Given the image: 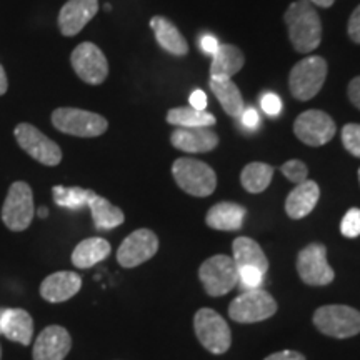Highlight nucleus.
Returning a JSON list of instances; mask_svg holds the SVG:
<instances>
[{
	"label": "nucleus",
	"instance_id": "f3484780",
	"mask_svg": "<svg viewBox=\"0 0 360 360\" xmlns=\"http://www.w3.org/2000/svg\"><path fill=\"white\" fill-rule=\"evenodd\" d=\"M80 287H82V277L79 274L62 270V272L51 274L49 277H45L39 290L44 300L51 304H60L77 295Z\"/></svg>",
	"mask_w": 360,
	"mask_h": 360
},
{
	"label": "nucleus",
	"instance_id": "5701e85b",
	"mask_svg": "<svg viewBox=\"0 0 360 360\" xmlns=\"http://www.w3.org/2000/svg\"><path fill=\"white\" fill-rule=\"evenodd\" d=\"M245 64L244 52L236 45L220 44L219 51L212 56L210 79H232Z\"/></svg>",
	"mask_w": 360,
	"mask_h": 360
},
{
	"label": "nucleus",
	"instance_id": "49530a36",
	"mask_svg": "<svg viewBox=\"0 0 360 360\" xmlns=\"http://www.w3.org/2000/svg\"><path fill=\"white\" fill-rule=\"evenodd\" d=\"M0 360H2V349H0Z\"/></svg>",
	"mask_w": 360,
	"mask_h": 360
},
{
	"label": "nucleus",
	"instance_id": "79ce46f5",
	"mask_svg": "<svg viewBox=\"0 0 360 360\" xmlns=\"http://www.w3.org/2000/svg\"><path fill=\"white\" fill-rule=\"evenodd\" d=\"M7 90H8V80H7L6 69H4V67L0 65V97L6 96Z\"/></svg>",
	"mask_w": 360,
	"mask_h": 360
},
{
	"label": "nucleus",
	"instance_id": "bb28decb",
	"mask_svg": "<svg viewBox=\"0 0 360 360\" xmlns=\"http://www.w3.org/2000/svg\"><path fill=\"white\" fill-rule=\"evenodd\" d=\"M209 87L217 97L224 112L231 117H238L244 112V101H242L240 90L232 79H210Z\"/></svg>",
	"mask_w": 360,
	"mask_h": 360
},
{
	"label": "nucleus",
	"instance_id": "a878e982",
	"mask_svg": "<svg viewBox=\"0 0 360 360\" xmlns=\"http://www.w3.org/2000/svg\"><path fill=\"white\" fill-rule=\"evenodd\" d=\"M87 207L90 209V212H92L94 224H96L98 231H110V229L119 227V225L125 222V215L122 210L119 207L112 205L103 197L97 195L94 191L87 200Z\"/></svg>",
	"mask_w": 360,
	"mask_h": 360
},
{
	"label": "nucleus",
	"instance_id": "c756f323",
	"mask_svg": "<svg viewBox=\"0 0 360 360\" xmlns=\"http://www.w3.org/2000/svg\"><path fill=\"white\" fill-rule=\"evenodd\" d=\"M52 193L58 207H64L69 210H82L84 207H87V200L92 191L82 187L56 186L52 188Z\"/></svg>",
	"mask_w": 360,
	"mask_h": 360
},
{
	"label": "nucleus",
	"instance_id": "473e14b6",
	"mask_svg": "<svg viewBox=\"0 0 360 360\" xmlns=\"http://www.w3.org/2000/svg\"><path fill=\"white\" fill-rule=\"evenodd\" d=\"M340 232L342 236L347 238H355L360 236V209L354 207V209L347 210L340 222Z\"/></svg>",
	"mask_w": 360,
	"mask_h": 360
},
{
	"label": "nucleus",
	"instance_id": "a18cd8bd",
	"mask_svg": "<svg viewBox=\"0 0 360 360\" xmlns=\"http://www.w3.org/2000/svg\"><path fill=\"white\" fill-rule=\"evenodd\" d=\"M7 307H0V335H2V317H4V312H6Z\"/></svg>",
	"mask_w": 360,
	"mask_h": 360
},
{
	"label": "nucleus",
	"instance_id": "1a4fd4ad",
	"mask_svg": "<svg viewBox=\"0 0 360 360\" xmlns=\"http://www.w3.org/2000/svg\"><path fill=\"white\" fill-rule=\"evenodd\" d=\"M202 285L210 297H222L238 285V269L229 255H214L199 269Z\"/></svg>",
	"mask_w": 360,
	"mask_h": 360
},
{
	"label": "nucleus",
	"instance_id": "b1692460",
	"mask_svg": "<svg viewBox=\"0 0 360 360\" xmlns=\"http://www.w3.org/2000/svg\"><path fill=\"white\" fill-rule=\"evenodd\" d=\"M233 262L237 269L242 267H255L262 274H267L269 260L265 257L262 247H260L254 238L250 237H237L232 244Z\"/></svg>",
	"mask_w": 360,
	"mask_h": 360
},
{
	"label": "nucleus",
	"instance_id": "7ed1b4c3",
	"mask_svg": "<svg viewBox=\"0 0 360 360\" xmlns=\"http://www.w3.org/2000/svg\"><path fill=\"white\" fill-rule=\"evenodd\" d=\"M52 125L58 132L74 137H98L109 129L105 117L94 112L75 109V107H58L52 112Z\"/></svg>",
	"mask_w": 360,
	"mask_h": 360
},
{
	"label": "nucleus",
	"instance_id": "72a5a7b5",
	"mask_svg": "<svg viewBox=\"0 0 360 360\" xmlns=\"http://www.w3.org/2000/svg\"><path fill=\"white\" fill-rule=\"evenodd\" d=\"M281 170H282V174L290 180V182L295 184V186L297 184H302L304 180H307L309 169L302 160L295 159V160L285 162V164L281 167Z\"/></svg>",
	"mask_w": 360,
	"mask_h": 360
},
{
	"label": "nucleus",
	"instance_id": "9b49d317",
	"mask_svg": "<svg viewBox=\"0 0 360 360\" xmlns=\"http://www.w3.org/2000/svg\"><path fill=\"white\" fill-rule=\"evenodd\" d=\"M297 272L307 285H328L335 278V272L327 262V247L323 244L304 247L297 255Z\"/></svg>",
	"mask_w": 360,
	"mask_h": 360
},
{
	"label": "nucleus",
	"instance_id": "412c9836",
	"mask_svg": "<svg viewBox=\"0 0 360 360\" xmlns=\"http://www.w3.org/2000/svg\"><path fill=\"white\" fill-rule=\"evenodd\" d=\"M247 210L245 207L233 204V202H220L210 207L207 212L205 224L214 231L232 232L238 231L244 225Z\"/></svg>",
	"mask_w": 360,
	"mask_h": 360
},
{
	"label": "nucleus",
	"instance_id": "c85d7f7f",
	"mask_svg": "<svg viewBox=\"0 0 360 360\" xmlns=\"http://www.w3.org/2000/svg\"><path fill=\"white\" fill-rule=\"evenodd\" d=\"M274 177V167L264 162H252L240 172V182L247 192L260 193L270 186Z\"/></svg>",
	"mask_w": 360,
	"mask_h": 360
},
{
	"label": "nucleus",
	"instance_id": "0eeeda50",
	"mask_svg": "<svg viewBox=\"0 0 360 360\" xmlns=\"http://www.w3.org/2000/svg\"><path fill=\"white\" fill-rule=\"evenodd\" d=\"M193 328L197 339L210 354L220 355L231 349L232 332L229 323L212 309L197 310L193 317Z\"/></svg>",
	"mask_w": 360,
	"mask_h": 360
},
{
	"label": "nucleus",
	"instance_id": "ea45409f",
	"mask_svg": "<svg viewBox=\"0 0 360 360\" xmlns=\"http://www.w3.org/2000/svg\"><path fill=\"white\" fill-rule=\"evenodd\" d=\"M347 94H349L350 102H352L354 105L360 110V75H359V77H355V79L350 80L349 92Z\"/></svg>",
	"mask_w": 360,
	"mask_h": 360
},
{
	"label": "nucleus",
	"instance_id": "a211bd4d",
	"mask_svg": "<svg viewBox=\"0 0 360 360\" xmlns=\"http://www.w3.org/2000/svg\"><path fill=\"white\" fill-rule=\"evenodd\" d=\"M170 142L187 154H205L219 146V135L210 127L175 129L170 135Z\"/></svg>",
	"mask_w": 360,
	"mask_h": 360
},
{
	"label": "nucleus",
	"instance_id": "f257e3e1",
	"mask_svg": "<svg viewBox=\"0 0 360 360\" xmlns=\"http://www.w3.org/2000/svg\"><path fill=\"white\" fill-rule=\"evenodd\" d=\"M289 39L299 53H309L321 45L322 22L309 0H297L283 13Z\"/></svg>",
	"mask_w": 360,
	"mask_h": 360
},
{
	"label": "nucleus",
	"instance_id": "c03bdc74",
	"mask_svg": "<svg viewBox=\"0 0 360 360\" xmlns=\"http://www.w3.org/2000/svg\"><path fill=\"white\" fill-rule=\"evenodd\" d=\"M37 214H39V217H40V219H47V215H49V209H47V207H42V209H39V210H37Z\"/></svg>",
	"mask_w": 360,
	"mask_h": 360
},
{
	"label": "nucleus",
	"instance_id": "39448f33",
	"mask_svg": "<svg viewBox=\"0 0 360 360\" xmlns=\"http://www.w3.org/2000/svg\"><path fill=\"white\" fill-rule=\"evenodd\" d=\"M327 79V62L319 56L305 57L292 67L289 89L297 101H310L321 92Z\"/></svg>",
	"mask_w": 360,
	"mask_h": 360
},
{
	"label": "nucleus",
	"instance_id": "e433bc0d",
	"mask_svg": "<svg viewBox=\"0 0 360 360\" xmlns=\"http://www.w3.org/2000/svg\"><path fill=\"white\" fill-rule=\"evenodd\" d=\"M349 37L354 40L355 44H360V6L355 8L349 19V27H347Z\"/></svg>",
	"mask_w": 360,
	"mask_h": 360
},
{
	"label": "nucleus",
	"instance_id": "393cba45",
	"mask_svg": "<svg viewBox=\"0 0 360 360\" xmlns=\"http://www.w3.org/2000/svg\"><path fill=\"white\" fill-rule=\"evenodd\" d=\"M110 255V244L102 237H90L80 242L72 252V264L79 269H90Z\"/></svg>",
	"mask_w": 360,
	"mask_h": 360
},
{
	"label": "nucleus",
	"instance_id": "37998d69",
	"mask_svg": "<svg viewBox=\"0 0 360 360\" xmlns=\"http://www.w3.org/2000/svg\"><path fill=\"white\" fill-rule=\"evenodd\" d=\"M312 6H317V7H322V8H328L334 6L335 0H309Z\"/></svg>",
	"mask_w": 360,
	"mask_h": 360
},
{
	"label": "nucleus",
	"instance_id": "7c9ffc66",
	"mask_svg": "<svg viewBox=\"0 0 360 360\" xmlns=\"http://www.w3.org/2000/svg\"><path fill=\"white\" fill-rule=\"evenodd\" d=\"M342 143L345 150L360 159V124H347L342 129Z\"/></svg>",
	"mask_w": 360,
	"mask_h": 360
},
{
	"label": "nucleus",
	"instance_id": "de8ad7c7",
	"mask_svg": "<svg viewBox=\"0 0 360 360\" xmlns=\"http://www.w3.org/2000/svg\"><path fill=\"white\" fill-rule=\"evenodd\" d=\"M359 182H360V169H359Z\"/></svg>",
	"mask_w": 360,
	"mask_h": 360
},
{
	"label": "nucleus",
	"instance_id": "4be33fe9",
	"mask_svg": "<svg viewBox=\"0 0 360 360\" xmlns=\"http://www.w3.org/2000/svg\"><path fill=\"white\" fill-rule=\"evenodd\" d=\"M150 29L154 30L157 44H159L165 52L177 57L186 56L188 52L187 40L184 39L182 34H180L177 25H174V22H170L162 15H155L150 19Z\"/></svg>",
	"mask_w": 360,
	"mask_h": 360
},
{
	"label": "nucleus",
	"instance_id": "4c0bfd02",
	"mask_svg": "<svg viewBox=\"0 0 360 360\" xmlns=\"http://www.w3.org/2000/svg\"><path fill=\"white\" fill-rule=\"evenodd\" d=\"M188 103H191L192 109H197V110H205L207 109V96L204 90L197 89L193 90L191 94V97H188Z\"/></svg>",
	"mask_w": 360,
	"mask_h": 360
},
{
	"label": "nucleus",
	"instance_id": "cd10ccee",
	"mask_svg": "<svg viewBox=\"0 0 360 360\" xmlns=\"http://www.w3.org/2000/svg\"><path fill=\"white\" fill-rule=\"evenodd\" d=\"M167 122L175 125V129H191V127H214L215 117L207 110H197L192 107H177L167 112Z\"/></svg>",
	"mask_w": 360,
	"mask_h": 360
},
{
	"label": "nucleus",
	"instance_id": "f03ea898",
	"mask_svg": "<svg viewBox=\"0 0 360 360\" xmlns=\"http://www.w3.org/2000/svg\"><path fill=\"white\" fill-rule=\"evenodd\" d=\"M172 175L177 186L193 197H209L217 187V175L205 162L180 157L174 162Z\"/></svg>",
	"mask_w": 360,
	"mask_h": 360
},
{
	"label": "nucleus",
	"instance_id": "6e6552de",
	"mask_svg": "<svg viewBox=\"0 0 360 360\" xmlns=\"http://www.w3.org/2000/svg\"><path fill=\"white\" fill-rule=\"evenodd\" d=\"M277 312V302L264 289L242 290L229 305V315L238 323H255L267 321Z\"/></svg>",
	"mask_w": 360,
	"mask_h": 360
},
{
	"label": "nucleus",
	"instance_id": "f704fd0d",
	"mask_svg": "<svg viewBox=\"0 0 360 360\" xmlns=\"http://www.w3.org/2000/svg\"><path fill=\"white\" fill-rule=\"evenodd\" d=\"M260 107L269 117H277L282 112V101L277 94L267 92L260 97Z\"/></svg>",
	"mask_w": 360,
	"mask_h": 360
},
{
	"label": "nucleus",
	"instance_id": "20e7f679",
	"mask_svg": "<svg viewBox=\"0 0 360 360\" xmlns=\"http://www.w3.org/2000/svg\"><path fill=\"white\" fill-rule=\"evenodd\" d=\"M314 326L327 337L349 339L360 334V312L349 305H322L315 310Z\"/></svg>",
	"mask_w": 360,
	"mask_h": 360
},
{
	"label": "nucleus",
	"instance_id": "9d476101",
	"mask_svg": "<svg viewBox=\"0 0 360 360\" xmlns=\"http://www.w3.org/2000/svg\"><path fill=\"white\" fill-rule=\"evenodd\" d=\"M13 137L20 148L34 160L47 167H56L62 162V150L56 142L51 141L44 132H40L32 124L22 122L13 129Z\"/></svg>",
	"mask_w": 360,
	"mask_h": 360
},
{
	"label": "nucleus",
	"instance_id": "aec40b11",
	"mask_svg": "<svg viewBox=\"0 0 360 360\" xmlns=\"http://www.w3.org/2000/svg\"><path fill=\"white\" fill-rule=\"evenodd\" d=\"M2 335L20 345H30L34 337V319L24 309H6L2 317Z\"/></svg>",
	"mask_w": 360,
	"mask_h": 360
},
{
	"label": "nucleus",
	"instance_id": "58836bf2",
	"mask_svg": "<svg viewBox=\"0 0 360 360\" xmlns=\"http://www.w3.org/2000/svg\"><path fill=\"white\" fill-rule=\"evenodd\" d=\"M219 47H220V42L214 37V35L207 34L200 39V49L207 53V56H214V53L219 51Z\"/></svg>",
	"mask_w": 360,
	"mask_h": 360
},
{
	"label": "nucleus",
	"instance_id": "6ab92c4d",
	"mask_svg": "<svg viewBox=\"0 0 360 360\" xmlns=\"http://www.w3.org/2000/svg\"><path fill=\"white\" fill-rule=\"evenodd\" d=\"M321 197V188L314 180H304L302 184H297L285 199V212L290 219L299 220L307 217L317 205Z\"/></svg>",
	"mask_w": 360,
	"mask_h": 360
},
{
	"label": "nucleus",
	"instance_id": "423d86ee",
	"mask_svg": "<svg viewBox=\"0 0 360 360\" xmlns=\"http://www.w3.org/2000/svg\"><path fill=\"white\" fill-rule=\"evenodd\" d=\"M0 215L8 231L24 232L29 229L35 215L34 193L29 184L19 180L8 187Z\"/></svg>",
	"mask_w": 360,
	"mask_h": 360
},
{
	"label": "nucleus",
	"instance_id": "dca6fc26",
	"mask_svg": "<svg viewBox=\"0 0 360 360\" xmlns=\"http://www.w3.org/2000/svg\"><path fill=\"white\" fill-rule=\"evenodd\" d=\"M72 349V337L67 328L49 326L35 339L34 360H64Z\"/></svg>",
	"mask_w": 360,
	"mask_h": 360
},
{
	"label": "nucleus",
	"instance_id": "2eb2a0df",
	"mask_svg": "<svg viewBox=\"0 0 360 360\" xmlns=\"http://www.w3.org/2000/svg\"><path fill=\"white\" fill-rule=\"evenodd\" d=\"M98 12V0H69L58 12V29L64 37H74Z\"/></svg>",
	"mask_w": 360,
	"mask_h": 360
},
{
	"label": "nucleus",
	"instance_id": "f8f14e48",
	"mask_svg": "<svg viewBox=\"0 0 360 360\" xmlns=\"http://www.w3.org/2000/svg\"><path fill=\"white\" fill-rule=\"evenodd\" d=\"M70 64L80 80L90 85H101L109 75V62L103 52L92 42H82L74 49Z\"/></svg>",
	"mask_w": 360,
	"mask_h": 360
},
{
	"label": "nucleus",
	"instance_id": "ddd939ff",
	"mask_svg": "<svg viewBox=\"0 0 360 360\" xmlns=\"http://www.w3.org/2000/svg\"><path fill=\"white\" fill-rule=\"evenodd\" d=\"M337 132L335 122L330 115L322 110H305L295 119L294 134L300 142L310 147L326 146Z\"/></svg>",
	"mask_w": 360,
	"mask_h": 360
},
{
	"label": "nucleus",
	"instance_id": "2f4dec72",
	"mask_svg": "<svg viewBox=\"0 0 360 360\" xmlns=\"http://www.w3.org/2000/svg\"><path fill=\"white\" fill-rule=\"evenodd\" d=\"M264 276L265 274L255 267H242L238 269V285L242 287V290L262 289Z\"/></svg>",
	"mask_w": 360,
	"mask_h": 360
},
{
	"label": "nucleus",
	"instance_id": "c9c22d12",
	"mask_svg": "<svg viewBox=\"0 0 360 360\" xmlns=\"http://www.w3.org/2000/svg\"><path fill=\"white\" fill-rule=\"evenodd\" d=\"M238 119H240L242 125H244L247 130H255V129H259V125H260L259 112L255 109H252V107H249V109H244V112H242V115L238 117Z\"/></svg>",
	"mask_w": 360,
	"mask_h": 360
},
{
	"label": "nucleus",
	"instance_id": "4468645a",
	"mask_svg": "<svg viewBox=\"0 0 360 360\" xmlns=\"http://www.w3.org/2000/svg\"><path fill=\"white\" fill-rule=\"evenodd\" d=\"M159 250V237L148 229H139L124 238L117 250V262L120 267L134 269L150 260Z\"/></svg>",
	"mask_w": 360,
	"mask_h": 360
},
{
	"label": "nucleus",
	"instance_id": "a19ab883",
	"mask_svg": "<svg viewBox=\"0 0 360 360\" xmlns=\"http://www.w3.org/2000/svg\"><path fill=\"white\" fill-rule=\"evenodd\" d=\"M264 360H305V357L300 352L295 350H282V352H276Z\"/></svg>",
	"mask_w": 360,
	"mask_h": 360
}]
</instances>
